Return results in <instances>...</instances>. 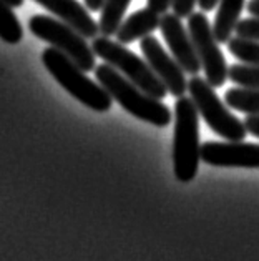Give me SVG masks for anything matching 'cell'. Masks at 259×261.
I'll return each mask as SVG.
<instances>
[{
  "mask_svg": "<svg viewBox=\"0 0 259 261\" xmlns=\"http://www.w3.org/2000/svg\"><path fill=\"white\" fill-rule=\"evenodd\" d=\"M95 79L111 95L113 100L118 101L133 117L140 118L141 122H148L155 126H168L171 123V110L161 100L145 93L141 88L125 79L110 63L97 65Z\"/></svg>",
  "mask_w": 259,
  "mask_h": 261,
  "instance_id": "cell-1",
  "label": "cell"
},
{
  "mask_svg": "<svg viewBox=\"0 0 259 261\" xmlns=\"http://www.w3.org/2000/svg\"><path fill=\"white\" fill-rule=\"evenodd\" d=\"M42 62L50 75L80 103L87 105L95 112H108L111 108V95L100 84L88 79L85 75L87 72H83L60 50L55 47L45 48L42 54Z\"/></svg>",
  "mask_w": 259,
  "mask_h": 261,
  "instance_id": "cell-2",
  "label": "cell"
},
{
  "mask_svg": "<svg viewBox=\"0 0 259 261\" xmlns=\"http://www.w3.org/2000/svg\"><path fill=\"white\" fill-rule=\"evenodd\" d=\"M199 113L191 98L178 97L175 103V142L173 163L180 181L189 183L198 173L201 160Z\"/></svg>",
  "mask_w": 259,
  "mask_h": 261,
  "instance_id": "cell-3",
  "label": "cell"
},
{
  "mask_svg": "<svg viewBox=\"0 0 259 261\" xmlns=\"http://www.w3.org/2000/svg\"><path fill=\"white\" fill-rule=\"evenodd\" d=\"M93 52L100 59H103L111 67H115L125 79H128L131 84L141 88L150 97L163 100L166 97L168 88L160 80V77L153 72V68L148 65L131 50L123 47V43L110 40V37H97L93 39Z\"/></svg>",
  "mask_w": 259,
  "mask_h": 261,
  "instance_id": "cell-4",
  "label": "cell"
},
{
  "mask_svg": "<svg viewBox=\"0 0 259 261\" xmlns=\"http://www.w3.org/2000/svg\"><path fill=\"white\" fill-rule=\"evenodd\" d=\"M188 93L196 105L198 113L216 135L226 138L228 142H243L248 135L244 122L226 108L210 82L193 75V79L188 82Z\"/></svg>",
  "mask_w": 259,
  "mask_h": 261,
  "instance_id": "cell-5",
  "label": "cell"
},
{
  "mask_svg": "<svg viewBox=\"0 0 259 261\" xmlns=\"http://www.w3.org/2000/svg\"><path fill=\"white\" fill-rule=\"evenodd\" d=\"M28 29L40 40L52 43V47L72 59L83 72H92L95 67L93 48L87 43V39L68 23L60 18L48 15H34L28 20Z\"/></svg>",
  "mask_w": 259,
  "mask_h": 261,
  "instance_id": "cell-6",
  "label": "cell"
},
{
  "mask_svg": "<svg viewBox=\"0 0 259 261\" xmlns=\"http://www.w3.org/2000/svg\"><path fill=\"white\" fill-rule=\"evenodd\" d=\"M188 32L191 35L194 48H196L201 67L206 73V80L214 88L223 87L224 82L228 80L229 68L218 45L219 42L214 37L210 20L203 12H193L188 17Z\"/></svg>",
  "mask_w": 259,
  "mask_h": 261,
  "instance_id": "cell-7",
  "label": "cell"
},
{
  "mask_svg": "<svg viewBox=\"0 0 259 261\" xmlns=\"http://www.w3.org/2000/svg\"><path fill=\"white\" fill-rule=\"evenodd\" d=\"M140 47L148 65L153 68V72L168 88V93L175 95L176 98L183 97L188 92V82L185 77V70L181 68L180 63L171 55H168L161 43L151 35L141 39Z\"/></svg>",
  "mask_w": 259,
  "mask_h": 261,
  "instance_id": "cell-8",
  "label": "cell"
},
{
  "mask_svg": "<svg viewBox=\"0 0 259 261\" xmlns=\"http://www.w3.org/2000/svg\"><path fill=\"white\" fill-rule=\"evenodd\" d=\"M201 160L213 167L259 168V145L244 142H206L201 145Z\"/></svg>",
  "mask_w": 259,
  "mask_h": 261,
  "instance_id": "cell-9",
  "label": "cell"
},
{
  "mask_svg": "<svg viewBox=\"0 0 259 261\" xmlns=\"http://www.w3.org/2000/svg\"><path fill=\"white\" fill-rule=\"evenodd\" d=\"M160 30L171 50L173 59L181 65V68L189 75H198L201 67L199 57L194 48L191 35L183 25L181 18L176 14H163L160 22Z\"/></svg>",
  "mask_w": 259,
  "mask_h": 261,
  "instance_id": "cell-10",
  "label": "cell"
},
{
  "mask_svg": "<svg viewBox=\"0 0 259 261\" xmlns=\"http://www.w3.org/2000/svg\"><path fill=\"white\" fill-rule=\"evenodd\" d=\"M37 4L47 9L50 14L68 23L85 39H97L100 34L98 23L88 14V10L78 0H35Z\"/></svg>",
  "mask_w": 259,
  "mask_h": 261,
  "instance_id": "cell-11",
  "label": "cell"
},
{
  "mask_svg": "<svg viewBox=\"0 0 259 261\" xmlns=\"http://www.w3.org/2000/svg\"><path fill=\"white\" fill-rule=\"evenodd\" d=\"M160 22H161L160 14H156L150 7L138 10L120 25V29L117 32V42L126 45V43L145 39V37L153 34L156 29H160Z\"/></svg>",
  "mask_w": 259,
  "mask_h": 261,
  "instance_id": "cell-12",
  "label": "cell"
},
{
  "mask_svg": "<svg viewBox=\"0 0 259 261\" xmlns=\"http://www.w3.org/2000/svg\"><path fill=\"white\" fill-rule=\"evenodd\" d=\"M244 9V0H219V7L214 18V37L219 43H226L233 39L238 22L241 20V12Z\"/></svg>",
  "mask_w": 259,
  "mask_h": 261,
  "instance_id": "cell-13",
  "label": "cell"
},
{
  "mask_svg": "<svg viewBox=\"0 0 259 261\" xmlns=\"http://www.w3.org/2000/svg\"><path fill=\"white\" fill-rule=\"evenodd\" d=\"M131 0H105L102 7V17H100L98 27L100 34L103 37H111L117 35L120 25L123 22V17L126 14Z\"/></svg>",
  "mask_w": 259,
  "mask_h": 261,
  "instance_id": "cell-14",
  "label": "cell"
},
{
  "mask_svg": "<svg viewBox=\"0 0 259 261\" xmlns=\"http://www.w3.org/2000/svg\"><path fill=\"white\" fill-rule=\"evenodd\" d=\"M224 100L229 108L238 112L248 113V115H259V90L251 88H229L224 93Z\"/></svg>",
  "mask_w": 259,
  "mask_h": 261,
  "instance_id": "cell-15",
  "label": "cell"
},
{
  "mask_svg": "<svg viewBox=\"0 0 259 261\" xmlns=\"http://www.w3.org/2000/svg\"><path fill=\"white\" fill-rule=\"evenodd\" d=\"M12 9L5 0H0V39L15 45L22 40L23 30Z\"/></svg>",
  "mask_w": 259,
  "mask_h": 261,
  "instance_id": "cell-16",
  "label": "cell"
},
{
  "mask_svg": "<svg viewBox=\"0 0 259 261\" xmlns=\"http://www.w3.org/2000/svg\"><path fill=\"white\" fill-rule=\"evenodd\" d=\"M229 52L236 57L241 63H249V65H259V42L248 40L241 37H233L228 42Z\"/></svg>",
  "mask_w": 259,
  "mask_h": 261,
  "instance_id": "cell-17",
  "label": "cell"
},
{
  "mask_svg": "<svg viewBox=\"0 0 259 261\" xmlns=\"http://www.w3.org/2000/svg\"><path fill=\"white\" fill-rule=\"evenodd\" d=\"M228 79L243 88L259 90V65H249V63L231 65L228 72Z\"/></svg>",
  "mask_w": 259,
  "mask_h": 261,
  "instance_id": "cell-18",
  "label": "cell"
},
{
  "mask_svg": "<svg viewBox=\"0 0 259 261\" xmlns=\"http://www.w3.org/2000/svg\"><path fill=\"white\" fill-rule=\"evenodd\" d=\"M235 32L241 39L259 42V17H251V18H244V20H239Z\"/></svg>",
  "mask_w": 259,
  "mask_h": 261,
  "instance_id": "cell-19",
  "label": "cell"
},
{
  "mask_svg": "<svg viewBox=\"0 0 259 261\" xmlns=\"http://www.w3.org/2000/svg\"><path fill=\"white\" fill-rule=\"evenodd\" d=\"M198 4V0H173L171 7H173V14H176L180 18H188L193 14L194 5Z\"/></svg>",
  "mask_w": 259,
  "mask_h": 261,
  "instance_id": "cell-20",
  "label": "cell"
},
{
  "mask_svg": "<svg viewBox=\"0 0 259 261\" xmlns=\"http://www.w3.org/2000/svg\"><path fill=\"white\" fill-rule=\"evenodd\" d=\"M171 2L173 0H148V7L161 15V14H166L168 9L171 7Z\"/></svg>",
  "mask_w": 259,
  "mask_h": 261,
  "instance_id": "cell-21",
  "label": "cell"
},
{
  "mask_svg": "<svg viewBox=\"0 0 259 261\" xmlns=\"http://www.w3.org/2000/svg\"><path fill=\"white\" fill-rule=\"evenodd\" d=\"M244 125L248 133L259 138V115H248L244 120Z\"/></svg>",
  "mask_w": 259,
  "mask_h": 261,
  "instance_id": "cell-22",
  "label": "cell"
},
{
  "mask_svg": "<svg viewBox=\"0 0 259 261\" xmlns=\"http://www.w3.org/2000/svg\"><path fill=\"white\" fill-rule=\"evenodd\" d=\"M198 4L203 12H211L219 4V0H198Z\"/></svg>",
  "mask_w": 259,
  "mask_h": 261,
  "instance_id": "cell-23",
  "label": "cell"
},
{
  "mask_svg": "<svg viewBox=\"0 0 259 261\" xmlns=\"http://www.w3.org/2000/svg\"><path fill=\"white\" fill-rule=\"evenodd\" d=\"M83 2H85V5H87V9H88V10L97 12V10H102L103 4H105V0H83Z\"/></svg>",
  "mask_w": 259,
  "mask_h": 261,
  "instance_id": "cell-24",
  "label": "cell"
},
{
  "mask_svg": "<svg viewBox=\"0 0 259 261\" xmlns=\"http://www.w3.org/2000/svg\"><path fill=\"white\" fill-rule=\"evenodd\" d=\"M248 12L252 17H259V0H251L248 4Z\"/></svg>",
  "mask_w": 259,
  "mask_h": 261,
  "instance_id": "cell-25",
  "label": "cell"
},
{
  "mask_svg": "<svg viewBox=\"0 0 259 261\" xmlns=\"http://www.w3.org/2000/svg\"><path fill=\"white\" fill-rule=\"evenodd\" d=\"M10 7H15V9H18V7H22L23 5V0H5Z\"/></svg>",
  "mask_w": 259,
  "mask_h": 261,
  "instance_id": "cell-26",
  "label": "cell"
}]
</instances>
